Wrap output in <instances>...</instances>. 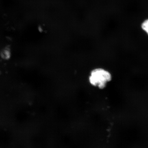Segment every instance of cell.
<instances>
[{
    "label": "cell",
    "instance_id": "6da1fadb",
    "mask_svg": "<svg viewBox=\"0 0 148 148\" xmlns=\"http://www.w3.org/2000/svg\"><path fill=\"white\" fill-rule=\"evenodd\" d=\"M112 79V75L110 72L101 68H98L91 72L89 80L92 86L103 89Z\"/></svg>",
    "mask_w": 148,
    "mask_h": 148
},
{
    "label": "cell",
    "instance_id": "7a4b0ae2",
    "mask_svg": "<svg viewBox=\"0 0 148 148\" xmlns=\"http://www.w3.org/2000/svg\"><path fill=\"white\" fill-rule=\"evenodd\" d=\"M141 28L148 36V19H146L142 23Z\"/></svg>",
    "mask_w": 148,
    "mask_h": 148
}]
</instances>
